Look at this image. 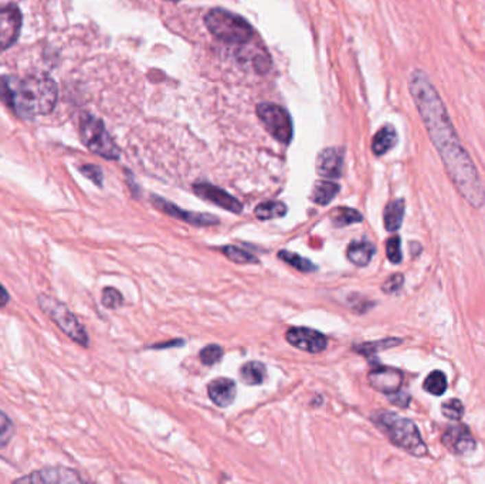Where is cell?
<instances>
[{
	"instance_id": "26",
	"label": "cell",
	"mask_w": 485,
	"mask_h": 484,
	"mask_svg": "<svg viewBox=\"0 0 485 484\" xmlns=\"http://www.w3.org/2000/svg\"><path fill=\"white\" fill-rule=\"evenodd\" d=\"M447 388H449L447 376L445 372L440 371V369H436L431 373H429L423 382V389L433 396L445 395Z\"/></svg>"
},
{
	"instance_id": "14",
	"label": "cell",
	"mask_w": 485,
	"mask_h": 484,
	"mask_svg": "<svg viewBox=\"0 0 485 484\" xmlns=\"http://www.w3.org/2000/svg\"><path fill=\"white\" fill-rule=\"evenodd\" d=\"M17 481L58 484V483H81L82 479L73 469H67V468H46L43 470H38V472H34V473L29 474L27 477L19 479Z\"/></svg>"
},
{
	"instance_id": "23",
	"label": "cell",
	"mask_w": 485,
	"mask_h": 484,
	"mask_svg": "<svg viewBox=\"0 0 485 484\" xmlns=\"http://www.w3.org/2000/svg\"><path fill=\"white\" fill-rule=\"evenodd\" d=\"M287 212H288L287 205L279 200L263 202L255 209V215L259 220H271L277 218H284Z\"/></svg>"
},
{
	"instance_id": "20",
	"label": "cell",
	"mask_w": 485,
	"mask_h": 484,
	"mask_svg": "<svg viewBox=\"0 0 485 484\" xmlns=\"http://www.w3.org/2000/svg\"><path fill=\"white\" fill-rule=\"evenodd\" d=\"M240 380L248 385H263L267 380V368L263 362L250 361L240 368Z\"/></svg>"
},
{
	"instance_id": "5",
	"label": "cell",
	"mask_w": 485,
	"mask_h": 484,
	"mask_svg": "<svg viewBox=\"0 0 485 484\" xmlns=\"http://www.w3.org/2000/svg\"><path fill=\"white\" fill-rule=\"evenodd\" d=\"M38 307L74 343L82 345L84 348L90 345V336L86 328L82 327V324L67 308V306H64L51 296H47V294H40Z\"/></svg>"
},
{
	"instance_id": "30",
	"label": "cell",
	"mask_w": 485,
	"mask_h": 484,
	"mask_svg": "<svg viewBox=\"0 0 485 484\" xmlns=\"http://www.w3.org/2000/svg\"><path fill=\"white\" fill-rule=\"evenodd\" d=\"M223 348L217 344H210L207 347H204L202 351H200V361L203 365H207V367H212L215 364H217L222 358H223Z\"/></svg>"
},
{
	"instance_id": "22",
	"label": "cell",
	"mask_w": 485,
	"mask_h": 484,
	"mask_svg": "<svg viewBox=\"0 0 485 484\" xmlns=\"http://www.w3.org/2000/svg\"><path fill=\"white\" fill-rule=\"evenodd\" d=\"M400 344H403V340L400 338H394V336H389V338H383V340H377V341H369V343H364L359 345H355L352 349L357 354H361L366 358H372L376 354L394 348Z\"/></svg>"
},
{
	"instance_id": "36",
	"label": "cell",
	"mask_w": 485,
	"mask_h": 484,
	"mask_svg": "<svg viewBox=\"0 0 485 484\" xmlns=\"http://www.w3.org/2000/svg\"><path fill=\"white\" fill-rule=\"evenodd\" d=\"M388 396H389V401H390L393 405L400 406V408H407L409 404H410V401H412V396H410L409 393L400 392V391H397V392H394V393H392V395H388Z\"/></svg>"
},
{
	"instance_id": "21",
	"label": "cell",
	"mask_w": 485,
	"mask_h": 484,
	"mask_svg": "<svg viewBox=\"0 0 485 484\" xmlns=\"http://www.w3.org/2000/svg\"><path fill=\"white\" fill-rule=\"evenodd\" d=\"M340 189L341 186L333 181H318L314 186L311 199L316 205L327 206L336 195L340 194Z\"/></svg>"
},
{
	"instance_id": "16",
	"label": "cell",
	"mask_w": 485,
	"mask_h": 484,
	"mask_svg": "<svg viewBox=\"0 0 485 484\" xmlns=\"http://www.w3.org/2000/svg\"><path fill=\"white\" fill-rule=\"evenodd\" d=\"M210 401L220 408H227L236 401L237 385L230 378H216L207 385Z\"/></svg>"
},
{
	"instance_id": "15",
	"label": "cell",
	"mask_w": 485,
	"mask_h": 484,
	"mask_svg": "<svg viewBox=\"0 0 485 484\" xmlns=\"http://www.w3.org/2000/svg\"><path fill=\"white\" fill-rule=\"evenodd\" d=\"M344 151L340 148H327L316 158V172L322 178L336 179L342 176Z\"/></svg>"
},
{
	"instance_id": "4",
	"label": "cell",
	"mask_w": 485,
	"mask_h": 484,
	"mask_svg": "<svg viewBox=\"0 0 485 484\" xmlns=\"http://www.w3.org/2000/svg\"><path fill=\"white\" fill-rule=\"evenodd\" d=\"M204 23L210 33L228 45H246L255 34L246 19L223 9L210 10L204 17Z\"/></svg>"
},
{
	"instance_id": "28",
	"label": "cell",
	"mask_w": 485,
	"mask_h": 484,
	"mask_svg": "<svg viewBox=\"0 0 485 484\" xmlns=\"http://www.w3.org/2000/svg\"><path fill=\"white\" fill-rule=\"evenodd\" d=\"M279 259L283 260L284 263L289 264L291 267H294L295 270H298V271H303V273H311V271H316V267L311 260L297 255V253H292V251H288V250H281L279 251Z\"/></svg>"
},
{
	"instance_id": "32",
	"label": "cell",
	"mask_w": 485,
	"mask_h": 484,
	"mask_svg": "<svg viewBox=\"0 0 485 484\" xmlns=\"http://www.w3.org/2000/svg\"><path fill=\"white\" fill-rule=\"evenodd\" d=\"M101 301H102L104 307H107L110 310H115L123 304V297L117 288L107 287V288H104V291H102Z\"/></svg>"
},
{
	"instance_id": "18",
	"label": "cell",
	"mask_w": 485,
	"mask_h": 484,
	"mask_svg": "<svg viewBox=\"0 0 485 484\" xmlns=\"http://www.w3.org/2000/svg\"><path fill=\"white\" fill-rule=\"evenodd\" d=\"M399 135L392 124H386L379 130L372 139V152L376 157H383L397 145Z\"/></svg>"
},
{
	"instance_id": "13",
	"label": "cell",
	"mask_w": 485,
	"mask_h": 484,
	"mask_svg": "<svg viewBox=\"0 0 485 484\" xmlns=\"http://www.w3.org/2000/svg\"><path fill=\"white\" fill-rule=\"evenodd\" d=\"M193 191L203 200L213 203L227 210V212L236 214V215H240L243 212V205L239 202V199L231 196L230 194H227L226 191H223V189L217 186H213L210 183H195Z\"/></svg>"
},
{
	"instance_id": "11",
	"label": "cell",
	"mask_w": 485,
	"mask_h": 484,
	"mask_svg": "<svg viewBox=\"0 0 485 484\" xmlns=\"http://www.w3.org/2000/svg\"><path fill=\"white\" fill-rule=\"evenodd\" d=\"M403 378L405 375L400 369L383 365L372 368L368 373L369 385L375 391L385 395H392L400 391V388L403 385Z\"/></svg>"
},
{
	"instance_id": "10",
	"label": "cell",
	"mask_w": 485,
	"mask_h": 484,
	"mask_svg": "<svg viewBox=\"0 0 485 484\" xmlns=\"http://www.w3.org/2000/svg\"><path fill=\"white\" fill-rule=\"evenodd\" d=\"M23 17L16 5L0 6V50L12 47L22 30Z\"/></svg>"
},
{
	"instance_id": "2",
	"label": "cell",
	"mask_w": 485,
	"mask_h": 484,
	"mask_svg": "<svg viewBox=\"0 0 485 484\" xmlns=\"http://www.w3.org/2000/svg\"><path fill=\"white\" fill-rule=\"evenodd\" d=\"M56 81L46 73L29 74L13 84L9 77H0V100L23 118L50 114L57 102Z\"/></svg>"
},
{
	"instance_id": "3",
	"label": "cell",
	"mask_w": 485,
	"mask_h": 484,
	"mask_svg": "<svg viewBox=\"0 0 485 484\" xmlns=\"http://www.w3.org/2000/svg\"><path fill=\"white\" fill-rule=\"evenodd\" d=\"M370 420L394 446L414 457L427 456L429 448L412 419L389 411H376L370 415Z\"/></svg>"
},
{
	"instance_id": "8",
	"label": "cell",
	"mask_w": 485,
	"mask_h": 484,
	"mask_svg": "<svg viewBox=\"0 0 485 484\" xmlns=\"http://www.w3.org/2000/svg\"><path fill=\"white\" fill-rule=\"evenodd\" d=\"M441 445L456 456H466L475 450L477 440L467 425H451L441 435Z\"/></svg>"
},
{
	"instance_id": "1",
	"label": "cell",
	"mask_w": 485,
	"mask_h": 484,
	"mask_svg": "<svg viewBox=\"0 0 485 484\" xmlns=\"http://www.w3.org/2000/svg\"><path fill=\"white\" fill-rule=\"evenodd\" d=\"M407 87L429 139L456 191L473 209H482L485 206V187L478 168L462 145L446 104L431 78L423 69H414L409 76Z\"/></svg>"
},
{
	"instance_id": "35",
	"label": "cell",
	"mask_w": 485,
	"mask_h": 484,
	"mask_svg": "<svg viewBox=\"0 0 485 484\" xmlns=\"http://www.w3.org/2000/svg\"><path fill=\"white\" fill-rule=\"evenodd\" d=\"M80 171H81V174L84 176L88 178L90 181H93L95 185L102 186V171L99 170L98 166H95V165H84Z\"/></svg>"
},
{
	"instance_id": "27",
	"label": "cell",
	"mask_w": 485,
	"mask_h": 484,
	"mask_svg": "<svg viewBox=\"0 0 485 484\" xmlns=\"http://www.w3.org/2000/svg\"><path fill=\"white\" fill-rule=\"evenodd\" d=\"M220 251L230 262L237 263V264H255V263H259V259L252 253H250L248 250H246L243 247H239V246H235V244H227V246L222 247Z\"/></svg>"
},
{
	"instance_id": "9",
	"label": "cell",
	"mask_w": 485,
	"mask_h": 484,
	"mask_svg": "<svg viewBox=\"0 0 485 484\" xmlns=\"http://www.w3.org/2000/svg\"><path fill=\"white\" fill-rule=\"evenodd\" d=\"M285 340L295 348L309 354H320L325 351L328 345L327 336L312 328L307 327H291L285 332Z\"/></svg>"
},
{
	"instance_id": "31",
	"label": "cell",
	"mask_w": 485,
	"mask_h": 484,
	"mask_svg": "<svg viewBox=\"0 0 485 484\" xmlns=\"http://www.w3.org/2000/svg\"><path fill=\"white\" fill-rule=\"evenodd\" d=\"M441 413L447 419L460 420L464 416V413H466V408H464V404L460 401V399L454 397L441 405Z\"/></svg>"
},
{
	"instance_id": "29",
	"label": "cell",
	"mask_w": 485,
	"mask_h": 484,
	"mask_svg": "<svg viewBox=\"0 0 485 484\" xmlns=\"http://www.w3.org/2000/svg\"><path fill=\"white\" fill-rule=\"evenodd\" d=\"M386 256L389 262L393 264L402 263L403 253H402V239H400V236L393 235L386 240Z\"/></svg>"
},
{
	"instance_id": "37",
	"label": "cell",
	"mask_w": 485,
	"mask_h": 484,
	"mask_svg": "<svg viewBox=\"0 0 485 484\" xmlns=\"http://www.w3.org/2000/svg\"><path fill=\"white\" fill-rule=\"evenodd\" d=\"M9 301H10L9 292L6 291V288L2 284H0V307H5Z\"/></svg>"
},
{
	"instance_id": "34",
	"label": "cell",
	"mask_w": 485,
	"mask_h": 484,
	"mask_svg": "<svg viewBox=\"0 0 485 484\" xmlns=\"http://www.w3.org/2000/svg\"><path fill=\"white\" fill-rule=\"evenodd\" d=\"M405 284V276L402 273H394L383 284H382V291L385 294H394Z\"/></svg>"
},
{
	"instance_id": "25",
	"label": "cell",
	"mask_w": 485,
	"mask_h": 484,
	"mask_svg": "<svg viewBox=\"0 0 485 484\" xmlns=\"http://www.w3.org/2000/svg\"><path fill=\"white\" fill-rule=\"evenodd\" d=\"M239 60H243V62H251V66L255 67V70L264 73L268 71L270 67V57L264 50H260L257 47L251 49V50H241L240 53H237Z\"/></svg>"
},
{
	"instance_id": "19",
	"label": "cell",
	"mask_w": 485,
	"mask_h": 484,
	"mask_svg": "<svg viewBox=\"0 0 485 484\" xmlns=\"http://www.w3.org/2000/svg\"><path fill=\"white\" fill-rule=\"evenodd\" d=\"M405 214H406V202L405 199H394L390 200L383 210V224L385 229L390 233H394L400 227H402V223L405 220Z\"/></svg>"
},
{
	"instance_id": "33",
	"label": "cell",
	"mask_w": 485,
	"mask_h": 484,
	"mask_svg": "<svg viewBox=\"0 0 485 484\" xmlns=\"http://www.w3.org/2000/svg\"><path fill=\"white\" fill-rule=\"evenodd\" d=\"M13 432L14 428L10 417L3 411H0V448H3L9 443L13 436Z\"/></svg>"
},
{
	"instance_id": "17",
	"label": "cell",
	"mask_w": 485,
	"mask_h": 484,
	"mask_svg": "<svg viewBox=\"0 0 485 484\" xmlns=\"http://www.w3.org/2000/svg\"><path fill=\"white\" fill-rule=\"evenodd\" d=\"M375 253H376V246L368 240L352 242L346 249L348 260L357 267L369 266Z\"/></svg>"
},
{
	"instance_id": "6",
	"label": "cell",
	"mask_w": 485,
	"mask_h": 484,
	"mask_svg": "<svg viewBox=\"0 0 485 484\" xmlns=\"http://www.w3.org/2000/svg\"><path fill=\"white\" fill-rule=\"evenodd\" d=\"M80 135L87 148L105 158V159H118L119 150L115 145L111 135L105 130L102 121L93 115H84L80 122Z\"/></svg>"
},
{
	"instance_id": "7",
	"label": "cell",
	"mask_w": 485,
	"mask_h": 484,
	"mask_svg": "<svg viewBox=\"0 0 485 484\" xmlns=\"http://www.w3.org/2000/svg\"><path fill=\"white\" fill-rule=\"evenodd\" d=\"M257 114L267 131L283 143H288L292 138V122L289 114L274 104H261L257 107Z\"/></svg>"
},
{
	"instance_id": "12",
	"label": "cell",
	"mask_w": 485,
	"mask_h": 484,
	"mask_svg": "<svg viewBox=\"0 0 485 484\" xmlns=\"http://www.w3.org/2000/svg\"><path fill=\"white\" fill-rule=\"evenodd\" d=\"M152 203L154 206L161 210L162 214L175 218L178 220H183L189 224H195V226H215L219 224L220 220L213 216V215H207V214H195V212H189V210H183L179 206L167 202L166 199H162L159 196H152Z\"/></svg>"
},
{
	"instance_id": "24",
	"label": "cell",
	"mask_w": 485,
	"mask_h": 484,
	"mask_svg": "<svg viewBox=\"0 0 485 484\" xmlns=\"http://www.w3.org/2000/svg\"><path fill=\"white\" fill-rule=\"evenodd\" d=\"M362 220L364 216L361 215V212H357L356 209L352 207H336L331 214V222L335 227H345L353 223H361Z\"/></svg>"
}]
</instances>
